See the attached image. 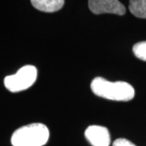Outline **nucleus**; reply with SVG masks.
<instances>
[{
	"label": "nucleus",
	"mask_w": 146,
	"mask_h": 146,
	"mask_svg": "<svg viewBox=\"0 0 146 146\" xmlns=\"http://www.w3.org/2000/svg\"><path fill=\"white\" fill-rule=\"evenodd\" d=\"M91 89L95 95L116 102H128L133 99L135 89L124 81L111 82L102 77H96L91 82Z\"/></svg>",
	"instance_id": "obj_1"
},
{
	"label": "nucleus",
	"mask_w": 146,
	"mask_h": 146,
	"mask_svg": "<svg viewBox=\"0 0 146 146\" xmlns=\"http://www.w3.org/2000/svg\"><path fill=\"white\" fill-rule=\"evenodd\" d=\"M50 131L43 123H31L16 130L11 139L13 146H43L48 142Z\"/></svg>",
	"instance_id": "obj_2"
},
{
	"label": "nucleus",
	"mask_w": 146,
	"mask_h": 146,
	"mask_svg": "<svg viewBox=\"0 0 146 146\" xmlns=\"http://www.w3.org/2000/svg\"><path fill=\"white\" fill-rule=\"evenodd\" d=\"M37 70L33 65H25L17 72L4 79V85L10 92L17 93L31 87L36 81Z\"/></svg>",
	"instance_id": "obj_3"
},
{
	"label": "nucleus",
	"mask_w": 146,
	"mask_h": 146,
	"mask_svg": "<svg viewBox=\"0 0 146 146\" xmlns=\"http://www.w3.org/2000/svg\"><path fill=\"white\" fill-rule=\"evenodd\" d=\"M89 10L96 15L115 14L123 16L126 8L119 0H89Z\"/></svg>",
	"instance_id": "obj_4"
},
{
	"label": "nucleus",
	"mask_w": 146,
	"mask_h": 146,
	"mask_svg": "<svg viewBox=\"0 0 146 146\" xmlns=\"http://www.w3.org/2000/svg\"><path fill=\"white\" fill-rule=\"evenodd\" d=\"M84 136L92 146H110V131L103 126H89L84 131Z\"/></svg>",
	"instance_id": "obj_5"
},
{
	"label": "nucleus",
	"mask_w": 146,
	"mask_h": 146,
	"mask_svg": "<svg viewBox=\"0 0 146 146\" xmlns=\"http://www.w3.org/2000/svg\"><path fill=\"white\" fill-rule=\"evenodd\" d=\"M32 5L44 12H55L64 5V0H31Z\"/></svg>",
	"instance_id": "obj_6"
},
{
	"label": "nucleus",
	"mask_w": 146,
	"mask_h": 146,
	"mask_svg": "<svg viewBox=\"0 0 146 146\" xmlns=\"http://www.w3.org/2000/svg\"><path fill=\"white\" fill-rule=\"evenodd\" d=\"M129 10L136 17L146 19V0H130Z\"/></svg>",
	"instance_id": "obj_7"
},
{
	"label": "nucleus",
	"mask_w": 146,
	"mask_h": 146,
	"mask_svg": "<svg viewBox=\"0 0 146 146\" xmlns=\"http://www.w3.org/2000/svg\"><path fill=\"white\" fill-rule=\"evenodd\" d=\"M132 51L137 58L146 62V41L135 44L132 48Z\"/></svg>",
	"instance_id": "obj_8"
},
{
	"label": "nucleus",
	"mask_w": 146,
	"mask_h": 146,
	"mask_svg": "<svg viewBox=\"0 0 146 146\" xmlns=\"http://www.w3.org/2000/svg\"><path fill=\"white\" fill-rule=\"evenodd\" d=\"M112 146H136L132 142H131L130 141L127 140L125 138H119L117 140H115Z\"/></svg>",
	"instance_id": "obj_9"
}]
</instances>
